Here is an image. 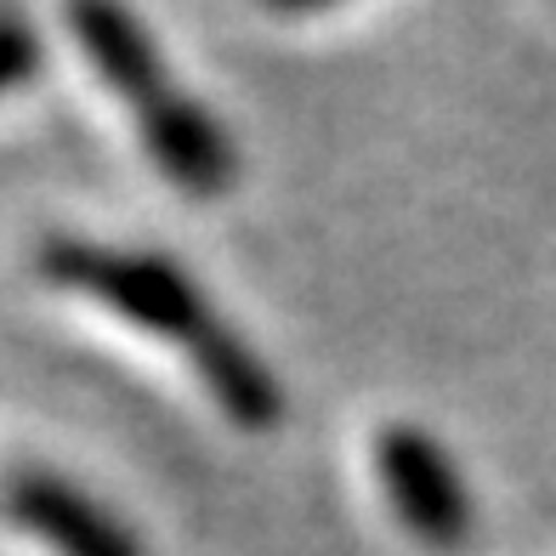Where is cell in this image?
I'll return each mask as SVG.
<instances>
[{"label":"cell","mask_w":556,"mask_h":556,"mask_svg":"<svg viewBox=\"0 0 556 556\" xmlns=\"http://www.w3.org/2000/svg\"><path fill=\"white\" fill-rule=\"evenodd\" d=\"M273 12H318V7H336V0H267Z\"/></svg>","instance_id":"obj_6"},{"label":"cell","mask_w":556,"mask_h":556,"mask_svg":"<svg viewBox=\"0 0 556 556\" xmlns=\"http://www.w3.org/2000/svg\"><path fill=\"white\" fill-rule=\"evenodd\" d=\"M35 68V29L23 23V12L7 17V86H23Z\"/></svg>","instance_id":"obj_5"},{"label":"cell","mask_w":556,"mask_h":556,"mask_svg":"<svg viewBox=\"0 0 556 556\" xmlns=\"http://www.w3.org/2000/svg\"><path fill=\"white\" fill-rule=\"evenodd\" d=\"M35 273L68 295H86L109 307L148 341L170 346L193 369L222 420L239 432H267L285 415L278 375L250 352V341L216 313V301L193 285L188 267H176L165 250L142 244H103L80 233H52L35 250Z\"/></svg>","instance_id":"obj_1"},{"label":"cell","mask_w":556,"mask_h":556,"mask_svg":"<svg viewBox=\"0 0 556 556\" xmlns=\"http://www.w3.org/2000/svg\"><path fill=\"white\" fill-rule=\"evenodd\" d=\"M7 511L23 534H35L52 556H148L103 500L74 489L46 466H17L7 477Z\"/></svg>","instance_id":"obj_4"},{"label":"cell","mask_w":556,"mask_h":556,"mask_svg":"<svg viewBox=\"0 0 556 556\" xmlns=\"http://www.w3.org/2000/svg\"><path fill=\"white\" fill-rule=\"evenodd\" d=\"M369 466L387 511L426 551H460L471 540V494L443 443L415 420H387L369 443Z\"/></svg>","instance_id":"obj_3"},{"label":"cell","mask_w":556,"mask_h":556,"mask_svg":"<svg viewBox=\"0 0 556 556\" xmlns=\"http://www.w3.org/2000/svg\"><path fill=\"white\" fill-rule=\"evenodd\" d=\"M63 29L91 74L131 114L142 154L176 193L216 199L233 188V142L188 86H176L154 35L125 0H63Z\"/></svg>","instance_id":"obj_2"}]
</instances>
